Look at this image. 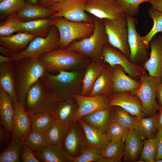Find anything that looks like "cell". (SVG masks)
I'll list each match as a JSON object with an SVG mask.
<instances>
[{
  "label": "cell",
  "instance_id": "obj_2",
  "mask_svg": "<svg viewBox=\"0 0 162 162\" xmlns=\"http://www.w3.org/2000/svg\"><path fill=\"white\" fill-rule=\"evenodd\" d=\"M85 69L61 71L57 75L46 71L40 79L64 101L81 94Z\"/></svg>",
  "mask_w": 162,
  "mask_h": 162
},
{
  "label": "cell",
  "instance_id": "obj_53",
  "mask_svg": "<svg viewBox=\"0 0 162 162\" xmlns=\"http://www.w3.org/2000/svg\"><path fill=\"white\" fill-rule=\"evenodd\" d=\"M159 111L158 118V129L162 128V105H159L158 109Z\"/></svg>",
  "mask_w": 162,
  "mask_h": 162
},
{
  "label": "cell",
  "instance_id": "obj_37",
  "mask_svg": "<svg viewBox=\"0 0 162 162\" xmlns=\"http://www.w3.org/2000/svg\"><path fill=\"white\" fill-rule=\"evenodd\" d=\"M148 13L153 21V25L149 32L145 36H142V38L145 43L149 44L151 40L157 33L161 32L162 35V12L151 7L149 8Z\"/></svg>",
  "mask_w": 162,
  "mask_h": 162
},
{
  "label": "cell",
  "instance_id": "obj_35",
  "mask_svg": "<svg viewBox=\"0 0 162 162\" xmlns=\"http://www.w3.org/2000/svg\"><path fill=\"white\" fill-rule=\"evenodd\" d=\"M68 128L56 120L44 133L48 144L62 145L63 138Z\"/></svg>",
  "mask_w": 162,
  "mask_h": 162
},
{
  "label": "cell",
  "instance_id": "obj_58",
  "mask_svg": "<svg viewBox=\"0 0 162 162\" xmlns=\"http://www.w3.org/2000/svg\"><path fill=\"white\" fill-rule=\"evenodd\" d=\"M59 0V2H60V1H61L64 0Z\"/></svg>",
  "mask_w": 162,
  "mask_h": 162
},
{
  "label": "cell",
  "instance_id": "obj_50",
  "mask_svg": "<svg viewBox=\"0 0 162 162\" xmlns=\"http://www.w3.org/2000/svg\"><path fill=\"white\" fill-rule=\"evenodd\" d=\"M59 2V0H37L38 4L46 8Z\"/></svg>",
  "mask_w": 162,
  "mask_h": 162
},
{
  "label": "cell",
  "instance_id": "obj_17",
  "mask_svg": "<svg viewBox=\"0 0 162 162\" xmlns=\"http://www.w3.org/2000/svg\"><path fill=\"white\" fill-rule=\"evenodd\" d=\"M149 43V57L143 67L149 75L162 78V35L154 37Z\"/></svg>",
  "mask_w": 162,
  "mask_h": 162
},
{
  "label": "cell",
  "instance_id": "obj_48",
  "mask_svg": "<svg viewBox=\"0 0 162 162\" xmlns=\"http://www.w3.org/2000/svg\"><path fill=\"white\" fill-rule=\"evenodd\" d=\"M156 137L158 140V150L155 162L162 160V128L158 129Z\"/></svg>",
  "mask_w": 162,
  "mask_h": 162
},
{
  "label": "cell",
  "instance_id": "obj_25",
  "mask_svg": "<svg viewBox=\"0 0 162 162\" xmlns=\"http://www.w3.org/2000/svg\"><path fill=\"white\" fill-rule=\"evenodd\" d=\"M35 36L22 32L0 37V45L10 50L12 53H18L25 50Z\"/></svg>",
  "mask_w": 162,
  "mask_h": 162
},
{
  "label": "cell",
  "instance_id": "obj_57",
  "mask_svg": "<svg viewBox=\"0 0 162 162\" xmlns=\"http://www.w3.org/2000/svg\"><path fill=\"white\" fill-rule=\"evenodd\" d=\"M156 162H162V160H157Z\"/></svg>",
  "mask_w": 162,
  "mask_h": 162
},
{
  "label": "cell",
  "instance_id": "obj_34",
  "mask_svg": "<svg viewBox=\"0 0 162 162\" xmlns=\"http://www.w3.org/2000/svg\"><path fill=\"white\" fill-rule=\"evenodd\" d=\"M25 138L12 140L9 145L0 154V162H20L22 149L26 144Z\"/></svg>",
  "mask_w": 162,
  "mask_h": 162
},
{
  "label": "cell",
  "instance_id": "obj_36",
  "mask_svg": "<svg viewBox=\"0 0 162 162\" xmlns=\"http://www.w3.org/2000/svg\"><path fill=\"white\" fill-rule=\"evenodd\" d=\"M124 147L125 139L117 141H105L101 147L103 157L122 159Z\"/></svg>",
  "mask_w": 162,
  "mask_h": 162
},
{
  "label": "cell",
  "instance_id": "obj_28",
  "mask_svg": "<svg viewBox=\"0 0 162 162\" xmlns=\"http://www.w3.org/2000/svg\"><path fill=\"white\" fill-rule=\"evenodd\" d=\"M53 25L51 18L33 20L26 22L20 21V32L26 33L36 37H46Z\"/></svg>",
  "mask_w": 162,
  "mask_h": 162
},
{
  "label": "cell",
  "instance_id": "obj_41",
  "mask_svg": "<svg viewBox=\"0 0 162 162\" xmlns=\"http://www.w3.org/2000/svg\"><path fill=\"white\" fill-rule=\"evenodd\" d=\"M25 144L34 152L40 150L48 145L44 134L31 130L25 139Z\"/></svg>",
  "mask_w": 162,
  "mask_h": 162
},
{
  "label": "cell",
  "instance_id": "obj_9",
  "mask_svg": "<svg viewBox=\"0 0 162 162\" xmlns=\"http://www.w3.org/2000/svg\"><path fill=\"white\" fill-rule=\"evenodd\" d=\"M103 20L108 43L120 50L129 59L130 52L126 15L113 20Z\"/></svg>",
  "mask_w": 162,
  "mask_h": 162
},
{
  "label": "cell",
  "instance_id": "obj_51",
  "mask_svg": "<svg viewBox=\"0 0 162 162\" xmlns=\"http://www.w3.org/2000/svg\"><path fill=\"white\" fill-rule=\"evenodd\" d=\"M149 2L152 8L162 12V0H152Z\"/></svg>",
  "mask_w": 162,
  "mask_h": 162
},
{
  "label": "cell",
  "instance_id": "obj_32",
  "mask_svg": "<svg viewBox=\"0 0 162 162\" xmlns=\"http://www.w3.org/2000/svg\"><path fill=\"white\" fill-rule=\"evenodd\" d=\"M84 131L86 146H91L100 147L105 141V134L87 123L81 118L78 120Z\"/></svg>",
  "mask_w": 162,
  "mask_h": 162
},
{
  "label": "cell",
  "instance_id": "obj_56",
  "mask_svg": "<svg viewBox=\"0 0 162 162\" xmlns=\"http://www.w3.org/2000/svg\"><path fill=\"white\" fill-rule=\"evenodd\" d=\"M26 2L33 4H38L37 0H25Z\"/></svg>",
  "mask_w": 162,
  "mask_h": 162
},
{
  "label": "cell",
  "instance_id": "obj_52",
  "mask_svg": "<svg viewBox=\"0 0 162 162\" xmlns=\"http://www.w3.org/2000/svg\"><path fill=\"white\" fill-rule=\"evenodd\" d=\"M122 159L116 158L102 157L96 162H120Z\"/></svg>",
  "mask_w": 162,
  "mask_h": 162
},
{
  "label": "cell",
  "instance_id": "obj_22",
  "mask_svg": "<svg viewBox=\"0 0 162 162\" xmlns=\"http://www.w3.org/2000/svg\"><path fill=\"white\" fill-rule=\"evenodd\" d=\"M102 58L92 60L85 68L81 93L82 95L88 96L91 92L95 81L105 65V63Z\"/></svg>",
  "mask_w": 162,
  "mask_h": 162
},
{
  "label": "cell",
  "instance_id": "obj_7",
  "mask_svg": "<svg viewBox=\"0 0 162 162\" xmlns=\"http://www.w3.org/2000/svg\"><path fill=\"white\" fill-rule=\"evenodd\" d=\"M162 80V78L149 76L146 72L140 77V87L134 92H131L136 96L141 102L143 117H149L157 113L159 105L156 100V91Z\"/></svg>",
  "mask_w": 162,
  "mask_h": 162
},
{
  "label": "cell",
  "instance_id": "obj_18",
  "mask_svg": "<svg viewBox=\"0 0 162 162\" xmlns=\"http://www.w3.org/2000/svg\"><path fill=\"white\" fill-rule=\"evenodd\" d=\"M14 105V113L12 124V140L18 138H25L31 130L29 114L19 102L17 101Z\"/></svg>",
  "mask_w": 162,
  "mask_h": 162
},
{
  "label": "cell",
  "instance_id": "obj_45",
  "mask_svg": "<svg viewBox=\"0 0 162 162\" xmlns=\"http://www.w3.org/2000/svg\"><path fill=\"white\" fill-rule=\"evenodd\" d=\"M152 0H116L122 6L126 16L134 17L139 12V5L142 3Z\"/></svg>",
  "mask_w": 162,
  "mask_h": 162
},
{
  "label": "cell",
  "instance_id": "obj_39",
  "mask_svg": "<svg viewBox=\"0 0 162 162\" xmlns=\"http://www.w3.org/2000/svg\"><path fill=\"white\" fill-rule=\"evenodd\" d=\"M115 106L114 122L126 129H134L137 123V118L132 116L121 107Z\"/></svg>",
  "mask_w": 162,
  "mask_h": 162
},
{
  "label": "cell",
  "instance_id": "obj_14",
  "mask_svg": "<svg viewBox=\"0 0 162 162\" xmlns=\"http://www.w3.org/2000/svg\"><path fill=\"white\" fill-rule=\"evenodd\" d=\"M65 152L75 158L79 156L86 146L84 130L78 120L75 121L68 129L62 144Z\"/></svg>",
  "mask_w": 162,
  "mask_h": 162
},
{
  "label": "cell",
  "instance_id": "obj_10",
  "mask_svg": "<svg viewBox=\"0 0 162 162\" xmlns=\"http://www.w3.org/2000/svg\"><path fill=\"white\" fill-rule=\"evenodd\" d=\"M88 0H64L58 2L47 8L55 13L50 18L61 17L73 22H92L85 10Z\"/></svg>",
  "mask_w": 162,
  "mask_h": 162
},
{
  "label": "cell",
  "instance_id": "obj_24",
  "mask_svg": "<svg viewBox=\"0 0 162 162\" xmlns=\"http://www.w3.org/2000/svg\"><path fill=\"white\" fill-rule=\"evenodd\" d=\"M34 152L40 162H73V158L65 152L61 145L48 144Z\"/></svg>",
  "mask_w": 162,
  "mask_h": 162
},
{
  "label": "cell",
  "instance_id": "obj_20",
  "mask_svg": "<svg viewBox=\"0 0 162 162\" xmlns=\"http://www.w3.org/2000/svg\"><path fill=\"white\" fill-rule=\"evenodd\" d=\"M114 93L112 68L109 64L105 63L102 72L94 84L91 92L88 96H110Z\"/></svg>",
  "mask_w": 162,
  "mask_h": 162
},
{
  "label": "cell",
  "instance_id": "obj_31",
  "mask_svg": "<svg viewBox=\"0 0 162 162\" xmlns=\"http://www.w3.org/2000/svg\"><path fill=\"white\" fill-rule=\"evenodd\" d=\"M56 12L38 4L26 2L23 8L16 13L22 22L50 18Z\"/></svg>",
  "mask_w": 162,
  "mask_h": 162
},
{
  "label": "cell",
  "instance_id": "obj_43",
  "mask_svg": "<svg viewBox=\"0 0 162 162\" xmlns=\"http://www.w3.org/2000/svg\"><path fill=\"white\" fill-rule=\"evenodd\" d=\"M102 157L100 147L86 146L79 156L73 158V162H96Z\"/></svg>",
  "mask_w": 162,
  "mask_h": 162
},
{
  "label": "cell",
  "instance_id": "obj_38",
  "mask_svg": "<svg viewBox=\"0 0 162 162\" xmlns=\"http://www.w3.org/2000/svg\"><path fill=\"white\" fill-rule=\"evenodd\" d=\"M158 150V140L156 137L143 141V148L138 162H154Z\"/></svg>",
  "mask_w": 162,
  "mask_h": 162
},
{
  "label": "cell",
  "instance_id": "obj_59",
  "mask_svg": "<svg viewBox=\"0 0 162 162\" xmlns=\"http://www.w3.org/2000/svg\"><path fill=\"white\" fill-rule=\"evenodd\" d=\"M3 0H0V2H1V1H2Z\"/></svg>",
  "mask_w": 162,
  "mask_h": 162
},
{
  "label": "cell",
  "instance_id": "obj_13",
  "mask_svg": "<svg viewBox=\"0 0 162 162\" xmlns=\"http://www.w3.org/2000/svg\"><path fill=\"white\" fill-rule=\"evenodd\" d=\"M85 10L102 20L115 19L125 15L116 0H88Z\"/></svg>",
  "mask_w": 162,
  "mask_h": 162
},
{
  "label": "cell",
  "instance_id": "obj_21",
  "mask_svg": "<svg viewBox=\"0 0 162 162\" xmlns=\"http://www.w3.org/2000/svg\"><path fill=\"white\" fill-rule=\"evenodd\" d=\"M113 72L114 93L128 92H132L140 87V81L135 80L127 75L123 68L119 65L112 67Z\"/></svg>",
  "mask_w": 162,
  "mask_h": 162
},
{
  "label": "cell",
  "instance_id": "obj_4",
  "mask_svg": "<svg viewBox=\"0 0 162 162\" xmlns=\"http://www.w3.org/2000/svg\"><path fill=\"white\" fill-rule=\"evenodd\" d=\"M60 102L59 98L40 79L29 89L24 107L29 113H55Z\"/></svg>",
  "mask_w": 162,
  "mask_h": 162
},
{
  "label": "cell",
  "instance_id": "obj_44",
  "mask_svg": "<svg viewBox=\"0 0 162 162\" xmlns=\"http://www.w3.org/2000/svg\"><path fill=\"white\" fill-rule=\"evenodd\" d=\"M129 130L113 122L105 133V141H117L124 139Z\"/></svg>",
  "mask_w": 162,
  "mask_h": 162
},
{
  "label": "cell",
  "instance_id": "obj_49",
  "mask_svg": "<svg viewBox=\"0 0 162 162\" xmlns=\"http://www.w3.org/2000/svg\"><path fill=\"white\" fill-rule=\"evenodd\" d=\"M156 98L158 104L162 105V80L157 88Z\"/></svg>",
  "mask_w": 162,
  "mask_h": 162
},
{
  "label": "cell",
  "instance_id": "obj_3",
  "mask_svg": "<svg viewBox=\"0 0 162 162\" xmlns=\"http://www.w3.org/2000/svg\"><path fill=\"white\" fill-rule=\"evenodd\" d=\"M38 58L49 73L85 69L92 60L76 51L60 48L45 52Z\"/></svg>",
  "mask_w": 162,
  "mask_h": 162
},
{
  "label": "cell",
  "instance_id": "obj_27",
  "mask_svg": "<svg viewBox=\"0 0 162 162\" xmlns=\"http://www.w3.org/2000/svg\"><path fill=\"white\" fill-rule=\"evenodd\" d=\"M0 86L11 96L14 104L18 101L15 88L14 61L0 63Z\"/></svg>",
  "mask_w": 162,
  "mask_h": 162
},
{
  "label": "cell",
  "instance_id": "obj_16",
  "mask_svg": "<svg viewBox=\"0 0 162 162\" xmlns=\"http://www.w3.org/2000/svg\"><path fill=\"white\" fill-rule=\"evenodd\" d=\"M110 96L104 95L89 96L81 94L75 95L74 98L78 106L75 121L85 116L109 106L108 103Z\"/></svg>",
  "mask_w": 162,
  "mask_h": 162
},
{
  "label": "cell",
  "instance_id": "obj_42",
  "mask_svg": "<svg viewBox=\"0 0 162 162\" xmlns=\"http://www.w3.org/2000/svg\"><path fill=\"white\" fill-rule=\"evenodd\" d=\"M26 2L25 0H3L0 2V20L19 11Z\"/></svg>",
  "mask_w": 162,
  "mask_h": 162
},
{
  "label": "cell",
  "instance_id": "obj_30",
  "mask_svg": "<svg viewBox=\"0 0 162 162\" xmlns=\"http://www.w3.org/2000/svg\"><path fill=\"white\" fill-rule=\"evenodd\" d=\"M158 113L149 117L137 118V123L134 129L142 141L156 137L158 130Z\"/></svg>",
  "mask_w": 162,
  "mask_h": 162
},
{
  "label": "cell",
  "instance_id": "obj_29",
  "mask_svg": "<svg viewBox=\"0 0 162 162\" xmlns=\"http://www.w3.org/2000/svg\"><path fill=\"white\" fill-rule=\"evenodd\" d=\"M78 107L76 101L74 98L60 102L55 113L56 120L69 128L76 121Z\"/></svg>",
  "mask_w": 162,
  "mask_h": 162
},
{
  "label": "cell",
  "instance_id": "obj_46",
  "mask_svg": "<svg viewBox=\"0 0 162 162\" xmlns=\"http://www.w3.org/2000/svg\"><path fill=\"white\" fill-rule=\"evenodd\" d=\"M12 141V134L9 132L2 125H0V151L2 152Z\"/></svg>",
  "mask_w": 162,
  "mask_h": 162
},
{
  "label": "cell",
  "instance_id": "obj_40",
  "mask_svg": "<svg viewBox=\"0 0 162 162\" xmlns=\"http://www.w3.org/2000/svg\"><path fill=\"white\" fill-rule=\"evenodd\" d=\"M20 21L16 13L7 17L5 20L0 22V37L7 36L15 32H20Z\"/></svg>",
  "mask_w": 162,
  "mask_h": 162
},
{
  "label": "cell",
  "instance_id": "obj_12",
  "mask_svg": "<svg viewBox=\"0 0 162 162\" xmlns=\"http://www.w3.org/2000/svg\"><path fill=\"white\" fill-rule=\"evenodd\" d=\"M102 57L104 62L112 67L116 65L122 66L129 76L135 80L139 81L141 76L146 72L144 67L132 63L122 52L108 43L104 48Z\"/></svg>",
  "mask_w": 162,
  "mask_h": 162
},
{
  "label": "cell",
  "instance_id": "obj_15",
  "mask_svg": "<svg viewBox=\"0 0 162 162\" xmlns=\"http://www.w3.org/2000/svg\"><path fill=\"white\" fill-rule=\"evenodd\" d=\"M108 106H119L132 116L139 118L143 117L141 102L138 97L130 92L114 93L110 96Z\"/></svg>",
  "mask_w": 162,
  "mask_h": 162
},
{
  "label": "cell",
  "instance_id": "obj_1",
  "mask_svg": "<svg viewBox=\"0 0 162 162\" xmlns=\"http://www.w3.org/2000/svg\"><path fill=\"white\" fill-rule=\"evenodd\" d=\"M16 92L18 101L24 106L28 92L46 71L38 58H26L14 61Z\"/></svg>",
  "mask_w": 162,
  "mask_h": 162
},
{
  "label": "cell",
  "instance_id": "obj_55",
  "mask_svg": "<svg viewBox=\"0 0 162 162\" xmlns=\"http://www.w3.org/2000/svg\"><path fill=\"white\" fill-rule=\"evenodd\" d=\"M13 61L11 57L0 55V63Z\"/></svg>",
  "mask_w": 162,
  "mask_h": 162
},
{
  "label": "cell",
  "instance_id": "obj_54",
  "mask_svg": "<svg viewBox=\"0 0 162 162\" xmlns=\"http://www.w3.org/2000/svg\"><path fill=\"white\" fill-rule=\"evenodd\" d=\"M0 52L3 56L10 57L12 53L9 50L2 45L0 46Z\"/></svg>",
  "mask_w": 162,
  "mask_h": 162
},
{
  "label": "cell",
  "instance_id": "obj_47",
  "mask_svg": "<svg viewBox=\"0 0 162 162\" xmlns=\"http://www.w3.org/2000/svg\"><path fill=\"white\" fill-rule=\"evenodd\" d=\"M20 161L22 162H40L35 155L33 150L26 144L21 150Z\"/></svg>",
  "mask_w": 162,
  "mask_h": 162
},
{
  "label": "cell",
  "instance_id": "obj_8",
  "mask_svg": "<svg viewBox=\"0 0 162 162\" xmlns=\"http://www.w3.org/2000/svg\"><path fill=\"white\" fill-rule=\"evenodd\" d=\"M59 35L57 28L53 25L46 37H35L22 52L12 53L13 61L26 58H38L45 52L59 48Z\"/></svg>",
  "mask_w": 162,
  "mask_h": 162
},
{
  "label": "cell",
  "instance_id": "obj_23",
  "mask_svg": "<svg viewBox=\"0 0 162 162\" xmlns=\"http://www.w3.org/2000/svg\"><path fill=\"white\" fill-rule=\"evenodd\" d=\"M14 113V102L12 98L0 86V123L12 134Z\"/></svg>",
  "mask_w": 162,
  "mask_h": 162
},
{
  "label": "cell",
  "instance_id": "obj_6",
  "mask_svg": "<svg viewBox=\"0 0 162 162\" xmlns=\"http://www.w3.org/2000/svg\"><path fill=\"white\" fill-rule=\"evenodd\" d=\"M52 19L53 25L57 28L59 33L60 49H65L76 39L89 37L94 28L93 22H73L61 17Z\"/></svg>",
  "mask_w": 162,
  "mask_h": 162
},
{
  "label": "cell",
  "instance_id": "obj_11",
  "mask_svg": "<svg viewBox=\"0 0 162 162\" xmlns=\"http://www.w3.org/2000/svg\"><path fill=\"white\" fill-rule=\"evenodd\" d=\"M126 16L128 29V42L130 49L129 59L132 63L143 66L149 58L150 44L145 43L137 32V20L134 17Z\"/></svg>",
  "mask_w": 162,
  "mask_h": 162
},
{
  "label": "cell",
  "instance_id": "obj_5",
  "mask_svg": "<svg viewBox=\"0 0 162 162\" xmlns=\"http://www.w3.org/2000/svg\"><path fill=\"white\" fill-rule=\"evenodd\" d=\"M92 19L94 25L92 34L89 37L73 41L65 49L76 51L94 60L102 57L104 48L108 40L103 20L95 17Z\"/></svg>",
  "mask_w": 162,
  "mask_h": 162
},
{
  "label": "cell",
  "instance_id": "obj_33",
  "mask_svg": "<svg viewBox=\"0 0 162 162\" xmlns=\"http://www.w3.org/2000/svg\"><path fill=\"white\" fill-rule=\"evenodd\" d=\"M29 114L31 130L34 131L44 133L56 120L55 113L44 112Z\"/></svg>",
  "mask_w": 162,
  "mask_h": 162
},
{
  "label": "cell",
  "instance_id": "obj_26",
  "mask_svg": "<svg viewBox=\"0 0 162 162\" xmlns=\"http://www.w3.org/2000/svg\"><path fill=\"white\" fill-rule=\"evenodd\" d=\"M143 146L134 128L129 129L125 138L124 152L122 157L124 162L136 161L140 157Z\"/></svg>",
  "mask_w": 162,
  "mask_h": 162
},
{
  "label": "cell",
  "instance_id": "obj_19",
  "mask_svg": "<svg viewBox=\"0 0 162 162\" xmlns=\"http://www.w3.org/2000/svg\"><path fill=\"white\" fill-rule=\"evenodd\" d=\"M115 115V106H109L85 116L81 118L105 134L110 125L114 122Z\"/></svg>",
  "mask_w": 162,
  "mask_h": 162
}]
</instances>
